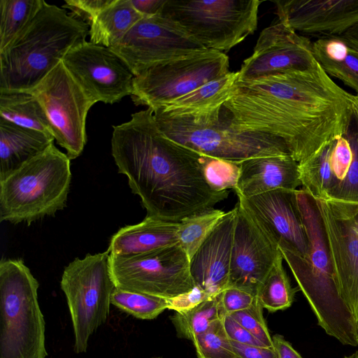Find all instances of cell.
<instances>
[{"mask_svg":"<svg viewBox=\"0 0 358 358\" xmlns=\"http://www.w3.org/2000/svg\"><path fill=\"white\" fill-rule=\"evenodd\" d=\"M351 96L316 62L305 69L237 80L222 113L237 130L282 139L301 163L349 134Z\"/></svg>","mask_w":358,"mask_h":358,"instance_id":"1","label":"cell"},{"mask_svg":"<svg viewBox=\"0 0 358 358\" xmlns=\"http://www.w3.org/2000/svg\"><path fill=\"white\" fill-rule=\"evenodd\" d=\"M113 128L111 152L118 172L127 176L147 215L180 222L228 197V190L215 192L206 183L200 154L163 134L151 108Z\"/></svg>","mask_w":358,"mask_h":358,"instance_id":"2","label":"cell"},{"mask_svg":"<svg viewBox=\"0 0 358 358\" xmlns=\"http://www.w3.org/2000/svg\"><path fill=\"white\" fill-rule=\"evenodd\" d=\"M296 196L308 238V253L303 257L280 249L283 259L318 324L342 344L357 346V324L340 293L316 200L303 189H296Z\"/></svg>","mask_w":358,"mask_h":358,"instance_id":"3","label":"cell"},{"mask_svg":"<svg viewBox=\"0 0 358 358\" xmlns=\"http://www.w3.org/2000/svg\"><path fill=\"white\" fill-rule=\"evenodd\" d=\"M90 26L66 9L44 1L23 31L0 52V91H29L76 45Z\"/></svg>","mask_w":358,"mask_h":358,"instance_id":"4","label":"cell"},{"mask_svg":"<svg viewBox=\"0 0 358 358\" xmlns=\"http://www.w3.org/2000/svg\"><path fill=\"white\" fill-rule=\"evenodd\" d=\"M153 113L164 136L200 155L237 163L259 157L291 155L286 143L276 136L232 127L223 116L222 106L192 114L176 115L161 109Z\"/></svg>","mask_w":358,"mask_h":358,"instance_id":"5","label":"cell"},{"mask_svg":"<svg viewBox=\"0 0 358 358\" xmlns=\"http://www.w3.org/2000/svg\"><path fill=\"white\" fill-rule=\"evenodd\" d=\"M70 160L53 143L0 180V221L30 224L62 210L71 180Z\"/></svg>","mask_w":358,"mask_h":358,"instance_id":"6","label":"cell"},{"mask_svg":"<svg viewBox=\"0 0 358 358\" xmlns=\"http://www.w3.org/2000/svg\"><path fill=\"white\" fill-rule=\"evenodd\" d=\"M39 283L22 259L0 263V358H46Z\"/></svg>","mask_w":358,"mask_h":358,"instance_id":"7","label":"cell"},{"mask_svg":"<svg viewBox=\"0 0 358 358\" xmlns=\"http://www.w3.org/2000/svg\"><path fill=\"white\" fill-rule=\"evenodd\" d=\"M259 0H166L160 13L208 50L223 52L257 28Z\"/></svg>","mask_w":358,"mask_h":358,"instance_id":"8","label":"cell"},{"mask_svg":"<svg viewBox=\"0 0 358 358\" xmlns=\"http://www.w3.org/2000/svg\"><path fill=\"white\" fill-rule=\"evenodd\" d=\"M108 251L76 258L65 267L61 288L65 294L73 334L76 353L86 352L91 336L109 315L115 288Z\"/></svg>","mask_w":358,"mask_h":358,"instance_id":"9","label":"cell"},{"mask_svg":"<svg viewBox=\"0 0 358 358\" xmlns=\"http://www.w3.org/2000/svg\"><path fill=\"white\" fill-rule=\"evenodd\" d=\"M224 52L206 50L157 64L134 76L131 99L155 110L229 72Z\"/></svg>","mask_w":358,"mask_h":358,"instance_id":"10","label":"cell"},{"mask_svg":"<svg viewBox=\"0 0 358 358\" xmlns=\"http://www.w3.org/2000/svg\"><path fill=\"white\" fill-rule=\"evenodd\" d=\"M109 265L120 289L168 299L195 287L189 259L179 243L138 255L110 254Z\"/></svg>","mask_w":358,"mask_h":358,"instance_id":"11","label":"cell"},{"mask_svg":"<svg viewBox=\"0 0 358 358\" xmlns=\"http://www.w3.org/2000/svg\"><path fill=\"white\" fill-rule=\"evenodd\" d=\"M43 106L57 143L70 159L83 152L87 142L86 118L96 103L70 75L62 62L29 90Z\"/></svg>","mask_w":358,"mask_h":358,"instance_id":"12","label":"cell"},{"mask_svg":"<svg viewBox=\"0 0 358 358\" xmlns=\"http://www.w3.org/2000/svg\"><path fill=\"white\" fill-rule=\"evenodd\" d=\"M110 49L134 76L160 63L208 50L162 13L143 17Z\"/></svg>","mask_w":358,"mask_h":358,"instance_id":"13","label":"cell"},{"mask_svg":"<svg viewBox=\"0 0 358 358\" xmlns=\"http://www.w3.org/2000/svg\"><path fill=\"white\" fill-rule=\"evenodd\" d=\"M315 200L340 293L358 324V203Z\"/></svg>","mask_w":358,"mask_h":358,"instance_id":"14","label":"cell"},{"mask_svg":"<svg viewBox=\"0 0 358 358\" xmlns=\"http://www.w3.org/2000/svg\"><path fill=\"white\" fill-rule=\"evenodd\" d=\"M62 62L95 103L113 104L131 95L134 75L109 48L85 41L72 48Z\"/></svg>","mask_w":358,"mask_h":358,"instance_id":"15","label":"cell"},{"mask_svg":"<svg viewBox=\"0 0 358 358\" xmlns=\"http://www.w3.org/2000/svg\"><path fill=\"white\" fill-rule=\"evenodd\" d=\"M235 206L237 212L228 288L241 289L257 296L281 252L277 243L248 210L239 202Z\"/></svg>","mask_w":358,"mask_h":358,"instance_id":"16","label":"cell"},{"mask_svg":"<svg viewBox=\"0 0 358 358\" xmlns=\"http://www.w3.org/2000/svg\"><path fill=\"white\" fill-rule=\"evenodd\" d=\"M316 62L310 38L278 20L260 33L252 54L238 71V81L305 69Z\"/></svg>","mask_w":358,"mask_h":358,"instance_id":"17","label":"cell"},{"mask_svg":"<svg viewBox=\"0 0 358 358\" xmlns=\"http://www.w3.org/2000/svg\"><path fill=\"white\" fill-rule=\"evenodd\" d=\"M278 20L316 38L341 36L358 23V0H278Z\"/></svg>","mask_w":358,"mask_h":358,"instance_id":"18","label":"cell"},{"mask_svg":"<svg viewBox=\"0 0 358 358\" xmlns=\"http://www.w3.org/2000/svg\"><path fill=\"white\" fill-rule=\"evenodd\" d=\"M296 190L275 189L250 198L238 197V202L263 226L280 249L305 257L308 242Z\"/></svg>","mask_w":358,"mask_h":358,"instance_id":"19","label":"cell"},{"mask_svg":"<svg viewBox=\"0 0 358 358\" xmlns=\"http://www.w3.org/2000/svg\"><path fill=\"white\" fill-rule=\"evenodd\" d=\"M236 207L227 212L189 260L195 286L213 297L229 287Z\"/></svg>","mask_w":358,"mask_h":358,"instance_id":"20","label":"cell"},{"mask_svg":"<svg viewBox=\"0 0 358 358\" xmlns=\"http://www.w3.org/2000/svg\"><path fill=\"white\" fill-rule=\"evenodd\" d=\"M299 163L289 155L252 158L240 162L234 191L250 198L278 189L296 190L301 186Z\"/></svg>","mask_w":358,"mask_h":358,"instance_id":"21","label":"cell"},{"mask_svg":"<svg viewBox=\"0 0 358 358\" xmlns=\"http://www.w3.org/2000/svg\"><path fill=\"white\" fill-rule=\"evenodd\" d=\"M179 222L147 215L140 223L121 228L110 238L108 252L115 255L145 253L178 243Z\"/></svg>","mask_w":358,"mask_h":358,"instance_id":"22","label":"cell"},{"mask_svg":"<svg viewBox=\"0 0 358 358\" xmlns=\"http://www.w3.org/2000/svg\"><path fill=\"white\" fill-rule=\"evenodd\" d=\"M55 138L0 121V180L45 151Z\"/></svg>","mask_w":358,"mask_h":358,"instance_id":"23","label":"cell"},{"mask_svg":"<svg viewBox=\"0 0 358 358\" xmlns=\"http://www.w3.org/2000/svg\"><path fill=\"white\" fill-rule=\"evenodd\" d=\"M313 51L329 76L340 80L358 95V55L340 36L316 38Z\"/></svg>","mask_w":358,"mask_h":358,"instance_id":"24","label":"cell"},{"mask_svg":"<svg viewBox=\"0 0 358 358\" xmlns=\"http://www.w3.org/2000/svg\"><path fill=\"white\" fill-rule=\"evenodd\" d=\"M238 78V71H229L157 109L176 115L199 113L216 109L222 106L231 96Z\"/></svg>","mask_w":358,"mask_h":358,"instance_id":"25","label":"cell"},{"mask_svg":"<svg viewBox=\"0 0 358 358\" xmlns=\"http://www.w3.org/2000/svg\"><path fill=\"white\" fill-rule=\"evenodd\" d=\"M143 17L131 0H114L90 23V41L110 48Z\"/></svg>","mask_w":358,"mask_h":358,"instance_id":"26","label":"cell"},{"mask_svg":"<svg viewBox=\"0 0 358 358\" xmlns=\"http://www.w3.org/2000/svg\"><path fill=\"white\" fill-rule=\"evenodd\" d=\"M0 121L53 136L43 106L28 91H0Z\"/></svg>","mask_w":358,"mask_h":358,"instance_id":"27","label":"cell"},{"mask_svg":"<svg viewBox=\"0 0 358 358\" xmlns=\"http://www.w3.org/2000/svg\"><path fill=\"white\" fill-rule=\"evenodd\" d=\"M334 142L328 144L306 161L299 163L302 189L316 199H327L329 192L334 186L330 164V155Z\"/></svg>","mask_w":358,"mask_h":358,"instance_id":"28","label":"cell"},{"mask_svg":"<svg viewBox=\"0 0 358 358\" xmlns=\"http://www.w3.org/2000/svg\"><path fill=\"white\" fill-rule=\"evenodd\" d=\"M281 252V251H280ZM282 253L266 276L257 292V299L263 308L270 313L289 308L298 289L292 287L282 265Z\"/></svg>","mask_w":358,"mask_h":358,"instance_id":"29","label":"cell"},{"mask_svg":"<svg viewBox=\"0 0 358 358\" xmlns=\"http://www.w3.org/2000/svg\"><path fill=\"white\" fill-rule=\"evenodd\" d=\"M43 2V0L0 1V52L28 25Z\"/></svg>","mask_w":358,"mask_h":358,"instance_id":"30","label":"cell"},{"mask_svg":"<svg viewBox=\"0 0 358 358\" xmlns=\"http://www.w3.org/2000/svg\"><path fill=\"white\" fill-rule=\"evenodd\" d=\"M219 295L189 311L172 315L171 321L177 336L192 341L196 336L208 331L214 322L221 320L223 315Z\"/></svg>","mask_w":358,"mask_h":358,"instance_id":"31","label":"cell"},{"mask_svg":"<svg viewBox=\"0 0 358 358\" xmlns=\"http://www.w3.org/2000/svg\"><path fill=\"white\" fill-rule=\"evenodd\" d=\"M225 213L213 208L186 217L179 222L178 243L189 260Z\"/></svg>","mask_w":358,"mask_h":358,"instance_id":"32","label":"cell"},{"mask_svg":"<svg viewBox=\"0 0 358 358\" xmlns=\"http://www.w3.org/2000/svg\"><path fill=\"white\" fill-rule=\"evenodd\" d=\"M111 304L122 311L140 319L150 320L167 309L166 299L115 287Z\"/></svg>","mask_w":358,"mask_h":358,"instance_id":"33","label":"cell"},{"mask_svg":"<svg viewBox=\"0 0 358 358\" xmlns=\"http://www.w3.org/2000/svg\"><path fill=\"white\" fill-rule=\"evenodd\" d=\"M199 161L204 179L211 189L234 190L240 174V163L203 155H200Z\"/></svg>","mask_w":358,"mask_h":358,"instance_id":"34","label":"cell"},{"mask_svg":"<svg viewBox=\"0 0 358 358\" xmlns=\"http://www.w3.org/2000/svg\"><path fill=\"white\" fill-rule=\"evenodd\" d=\"M192 343L198 358H240L233 350L222 325V319L214 322Z\"/></svg>","mask_w":358,"mask_h":358,"instance_id":"35","label":"cell"},{"mask_svg":"<svg viewBox=\"0 0 358 358\" xmlns=\"http://www.w3.org/2000/svg\"><path fill=\"white\" fill-rule=\"evenodd\" d=\"M231 316L268 348H273L272 336L263 316V308L258 301L251 308L236 312Z\"/></svg>","mask_w":358,"mask_h":358,"instance_id":"36","label":"cell"},{"mask_svg":"<svg viewBox=\"0 0 358 358\" xmlns=\"http://www.w3.org/2000/svg\"><path fill=\"white\" fill-rule=\"evenodd\" d=\"M353 149V160L345 179L328 193L327 199L358 203V148L355 135L346 136Z\"/></svg>","mask_w":358,"mask_h":358,"instance_id":"37","label":"cell"},{"mask_svg":"<svg viewBox=\"0 0 358 358\" xmlns=\"http://www.w3.org/2000/svg\"><path fill=\"white\" fill-rule=\"evenodd\" d=\"M353 156V149L347 136L339 137L335 141L330 155L331 169L334 179L333 188L345 179Z\"/></svg>","mask_w":358,"mask_h":358,"instance_id":"38","label":"cell"},{"mask_svg":"<svg viewBox=\"0 0 358 358\" xmlns=\"http://www.w3.org/2000/svg\"><path fill=\"white\" fill-rule=\"evenodd\" d=\"M219 296L223 317L248 309L258 301L257 296L236 287L226 289Z\"/></svg>","mask_w":358,"mask_h":358,"instance_id":"39","label":"cell"},{"mask_svg":"<svg viewBox=\"0 0 358 358\" xmlns=\"http://www.w3.org/2000/svg\"><path fill=\"white\" fill-rule=\"evenodd\" d=\"M114 0H68L63 8L69 9L76 18L90 24L93 20Z\"/></svg>","mask_w":358,"mask_h":358,"instance_id":"40","label":"cell"},{"mask_svg":"<svg viewBox=\"0 0 358 358\" xmlns=\"http://www.w3.org/2000/svg\"><path fill=\"white\" fill-rule=\"evenodd\" d=\"M213 298L201 288L195 286L187 292L166 299L167 309L176 313H185Z\"/></svg>","mask_w":358,"mask_h":358,"instance_id":"41","label":"cell"},{"mask_svg":"<svg viewBox=\"0 0 358 358\" xmlns=\"http://www.w3.org/2000/svg\"><path fill=\"white\" fill-rule=\"evenodd\" d=\"M222 321L225 334L230 341L245 345L266 347L231 315L224 316Z\"/></svg>","mask_w":358,"mask_h":358,"instance_id":"42","label":"cell"},{"mask_svg":"<svg viewBox=\"0 0 358 358\" xmlns=\"http://www.w3.org/2000/svg\"><path fill=\"white\" fill-rule=\"evenodd\" d=\"M230 342L233 350L240 358H278L274 348L250 345L231 341Z\"/></svg>","mask_w":358,"mask_h":358,"instance_id":"43","label":"cell"},{"mask_svg":"<svg viewBox=\"0 0 358 358\" xmlns=\"http://www.w3.org/2000/svg\"><path fill=\"white\" fill-rule=\"evenodd\" d=\"M166 0H131L134 8L143 16H152L160 13Z\"/></svg>","mask_w":358,"mask_h":358,"instance_id":"44","label":"cell"},{"mask_svg":"<svg viewBox=\"0 0 358 358\" xmlns=\"http://www.w3.org/2000/svg\"><path fill=\"white\" fill-rule=\"evenodd\" d=\"M272 340L278 358H303L282 336L275 334Z\"/></svg>","mask_w":358,"mask_h":358,"instance_id":"45","label":"cell"},{"mask_svg":"<svg viewBox=\"0 0 358 358\" xmlns=\"http://www.w3.org/2000/svg\"><path fill=\"white\" fill-rule=\"evenodd\" d=\"M340 37L358 55V23Z\"/></svg>","mask_w":358,"mask_h":358,"instance_id":"46","label":"cell"},{"mask_svg":"<svg viewBox=\"0 0 358 358\" xmlns=\"http://www.w3.org/2000/svg\"><path fill=\"white\" fill-rule=\"evenodd\" d=\"M352 109L354 116L358 120V95L351 96Z\"/></svg>","mask_w":358,"mask_h":358,"instance_id":"47","label":"cell"},{"mask_svg":"<svg viewBox=\"0 0 358 358\" xmlns=\"http://www.w3.org/2000/svg\"><path fill=\"white\" fill-rule=\"evenodd\" d=\"M346 358H358V352L356 354Z\"/></svg>","mask_w":358,"mask_h":358,"instance_id":"48","label":"cell"},{"mask_svg":"<svg viewBox=\"0 0 358 358\" xmlns=\"http://www.w3.org/2000/svg\"><path fill=\"white\" fill-rule=\"evenodd\" d=\"M356 140H357V144L358 148V132L356 134Z\"/></svg>","mask_w":358,"mask_h":358,"instance_id":"49","label":"cell"},{"mask_svg":"<svg viewBox=\"0 0 358 358\" xmlns=\"http://www.w3.org/2000/svg\"><path fill=\"white\" fill-rule=\"evenodd\" d=\"M152 358H162V357H152Z\"/></svg>","mask_w":358,"mask_h":358,"instance_id":"50","label":"cell"},{"mask_svg":"<svg viewBox=\"0 0 358 358\" xmlns=\"http://www.w3.org/2000/svg\"><path fill=\"white\" fill-rule=\"evenodd\" d=\"M357 331H358V324H357Z\"/></svg>","mask_w":358,"mask_h":358,"instance_id":"51","label":"cell"}]
</instances>
